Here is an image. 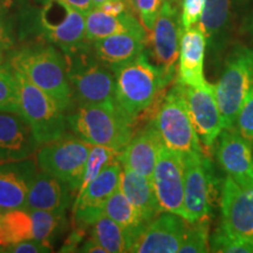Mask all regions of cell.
I'll return each instance as SVG.
<instances>
[{
	"label": "cell",
	"mask_w": 253,
	"mask_h": 253,
	"mask_svg": "<svg viewBox=\"0 0 253 253\" xmlns=\"http://www.w3.org/2000/svg\"><path fill=\"white\" fill-rule=\"evenodd\" d=\"M115 102L131 120L148 110L166 89L171 77L148 61L144 53L114 67Z\"/></svg>",
	"instance_id": "obj_1"
},
{
	"label": "cell",
	"mask_w": 253,
	"mask_h": 253,
	"mask_svg": "<svg viewBox=\"0 0 253 253\" xmlns=\"http://www.w3.org/2000/svg\"><path fill=\"white\" fill-rule=\"evenodd\" d=\"M74 134L90 144L104 145L122 153L131 140L134 120L114 101L81 104L66 116Z\"/></svg>",
	"instance_id": "obj_2"
},
{
	"label": "cell",
	"mask_w": 253,
	"mask_h": 253,
	"mask_svg": "<svg viewBox=\"0 0 253 253\" xmlns=\"http://www.w3.org/2000/svg\"><path fill=\"white\" fill-rule=\"evenodd\" d=\"M7 63L46 91L63 110L72 106L65 54L53 46L24 47L12 53Z\"/></svg>",
	"instance_id": "obj_3"
},
{
	"label": "cell",
	"mask_w": 253,
	"mask_h": 253,
	"mask_svg": "<svg viewBox=\"0 0 253 253\" xmlns=\"http://www.w3.org/2000/svg\"><path fill=\"white\" fill-rule=\"evenodd\" d=\"M13 69V68H12ZM19 93V114L28 122L40 145L65 135V110L26 75L13 69Z\"/></svg>",
	"instance_id": "obj_4"
},
{
	"label": "cell",
	"mask_w": 253,
	"mask_h": 253,
	"mask_svg": "<svg viewBox=\"0 0 253 253\" xmlns=\"http://www.w3.org/2000/svg\"><path fill=\"white\" fill-rule=\"evenodd\" d=\"M63 54L73 102L81 106L115 100V74L110 68L94 61L86 45Z\"/></svg>",
	"instance_id": "obj_5"
},
{
	"label": "cell",
	"mask_w": 253,
	"mask_h": 253,
	"mask_svg": "<svg viewBox=\"0 0 253 253\" xmlns=\"http://www.w3.org/2000/svg\"><path fill=\"white\" fill-rule=\"evenodd\" d=\"M154 126L160 132L163 144L170 149L179 153L203 151L190 118L182 82L178 81L164 97L155 116Z\"/></svg>",
	"instance_id": "obj_6"
},
{
	"label": "cell",
	"mask_w": 253,
	"mask_h": 253,
	"mask_svg": "<svg viewBox=\"0 0 253 253\" xmlns=\"http://www.w3.org/2000/svg\"><path fill=\"white\" fill-rule=\"evenodd\" d=\"M90 148L91 144L80 137L61 136L38 150V168L66 183L73 192H78Z\"/></svg>",
	"instance_id": "obj_7"
},
{
	"label": "cell",
	"mask_w": 253,
	"mask_h": 253,
	"mask_svg": "<svg viewBox=\"0 0 253 253\" xmlns=\"http://www.w3.org/2000/svg\"><path fill=\"white\" fill-rule=\"evenodd\" d=\"M253 87V49L244 48L227 63L214 86L224 129H232L246 95Z\"/></svg>",
	"instance_id": "obj_8"
},
{
	"label": "cell",
	"mask_w": 253,
	"mask_h": 253,
	"mask_svg": "<svg viewBox=\"0 0 253 253\" xmlns=\"http://www.w3.org/2000/svg\"><path fill=\"white\" fill-rule=\"evenodd\" d=\"M46 39L62 52H71L86 45V18L63 0H47L40 14Z\"/></svg>",
	"instance_id": "obj_9"
},
{
	"label": "cell",
	"mask_w": 253,
	"mask_h": 253,
	"mask_svg": "<svg viewBox=\"0 0 253 253\" xmlns=\"http://www.w3.org/2000/svg\"><path fill=\"white\" fill-rule=\"evenodd\" d=\"M153 185L162 212L175 213L186 219L183 153L162 145L155 166Z\"/></svg>",
	"instance_id": "obj_10"
},
{
	"label": "cell",
	"mask_w": 253,
	"mask_h": 253,
	"mask_svg": "<svg viewBox=\"0 0 253 253\" xmlns=\"http://www.w3.org/2000/svg\"><path fill=\"white\" fill-rule=\"evenodd\" d=\"M184 161V207L190 224L205 219L210 212L213 176L210 163L201 151L183 153Z\"/></svg>",
	"instance_id": "obj_11"
},
{
	"label": "cell",
	"mask_w": 253,
	"mask_h": 253,
	"mask_svg": "<svg viewBox=\"0 0 253 253\" xmlns=\"http://www.w3.org/2000/svg\"><path fill=\"white\" fill-rule=\"evenodd\" d=\"M184 218L163 212L145 223L128 244V252L176 253L181 248L186 232Z\"/></svg>",
	"instance_id": "obj_12"
},
{
	"label": "cell",
	"mask_w": 253,
	"mask_h": 253,
	"mask_svg": "<svg viewBox=\"0 0 253 253\" xmlns=\"http://www.w3.org/2000/svg\"><path fill=\"white\" fill-rule=\"evenodd\" d=\"M177 4L178 2L176 0H164L153 30L150 31L154 60L158 67L171 78L179 56L183 28Z\"/></svg>",
	"instance_id": "obj_13"
},
{
	"label": "cell",
	"mask_w": 253,
	"mask_h": 253,
	"mask_svg": "<svg viewBox=\"0 0 253 253\" xmlns=\"http://www.w3.org/2000/svg\"><path fill=\"white\" fill-rule=\"evenodd\" d=\"M184 93L195 130L204 147L211 149L223 129L214 86L210 84L201 87L184 84Z\"/></svg>",
	"instance_id": "obj_14"
},
{
	"label": "cell",
	"mask_w": 253,
	"mask_h": 253,
	"mask_svg": "<svg viewBox=\"0 0 253 253\" xmlns=\"http://www.w3.org/2000/svg\"><path fill=\"white\" fill-rule=\"evenodd\" d=\"M122 166L109 164L84 189L79 190L73 205L75 220L82 225H91L103 213V205L120 186Z\"/></svg>",
	"instance_id": "obj_15"
},
{
	"label": "cell",
	"mask_w": 253,
	"mask_h": 253,
	"mask_svg": "<svg viewBox=\"0 0 253 253\" xmlns=\"http://www.w3.org/2000/svg\"><path fill=\"white\" fill-rule=\"evenodd\" d=\"M223 229L233 235L253 237V185L243 188L231 177L221 195Z\"/></svg>",
	"instance_id": "obj_16"
},
{
	"label": "cell",
	"mask_w": 253,
	"mask_h": 253,
	"mask_svg": "<svg viewBox=\"0 0 253 253\" xmlns=\"http://www.w3.org/2000/svg\"><path fill=\"white\" fill-rule=\"evenodd\" d=\"M39 145L31 126L20 114L0 112V163L30 158Z\"/></svg>",
	"instance_id": "obj_17"
},
{
	"label": "cell",
	"mask_w": 253,
	"mask_h": 253,
	"mask_svg": "<svg viewBox=\"0 0 253 253\" xmlns=\"http://www.w3.org/2000/svg\"><path fill=\"white\" fill-rule=\"evenodd\" d=\"M219 136L217 157L221 168L243 188L253 185V155L250 141L232 129H226Z\"/></svg>",
	"instance_id": "obj_18"
},
{
	"label": "cell",
	"mask_w": 253,
	"mask_h": 253,
	"mask_svg": "<svg viewBox=\"0 0 253 253\" xmlns=\"http://www.w3.org/2000/svg\"><path fill=\"white\" fill-rule=\"evenodd\" d=\"M37 172V163L31 158L0 163V211L26 209L28 191Z\"/></svg>",
	"instance_id": "obj_19"
},
{
	"label": "cell",
	"mask_w": 253,
	"mask_h": 253,
	"mask_svg": "<svg viewBox=\"0 0 253 253\" xmlns=\"http://www.w3.org/2000/svg\"><path fill=\"white\" fill-rule=\"evenodd\" d=\"M162 145V137L153 123L136 135H132L131 140L120 155V163L122 168H128L153 179L155 166Z\"/></svg>",
	"instance_id": "obj_20"
},
{
	"label": "cell",
	"mask_w": 253,
	"mask_h": 253,
	"mask_svg": "<svg viewBox=\"0 0 253 253\" xmlns=\"http://www.w3.org/2000/svg\"><path fill=\"white\" fill-rule=\"evenodd\" d=\"M207 37L198 26L183 31L179 46V82L186 86L208 84L204 78Z\"/></svg>",
	"instance_id": "obj_21"
},
{
	"label": "cell",
	"mask_w": 253,
	"mask_h": 253,
	"mask_svg": "<svg viewBox=\"0 0 253 253\" xmlns=\"http://www.w3.org/2000/svg\"><path fill=\"white\" fill-rule=\"evenodd\" d=\"M72 192L66 183L40 170L32 181L26 209L66 212L72 203Z\"/></svg>",
	"instance_id": "obj_22"
},
{
	"label": "cell",
	"mask_w": 253,
	"mask_h": 253,
	"mask_svg": "<svg viewBox=\"0 0 253 253\" xmlns=\"http://www.w3.org/2000/svg\"><path fill=\"white\" fill-rule=\"evenodd\" d=\"M145 42V32H123L93 41L95 55L110 69L143 53Z\"/></svg>",
	"instance_id": "obj_23"
},
{
	"label": "cell",
	"mask_w": 253,
	"mask_h": 253,
	"mask_svg": "<svg viewBox=\"0 0 253 253\" xmlns=\"http://www.w3.org/2000/svg\"><path fill=\"white\" fill-rule=\"evenodd\" d=\"M120 189L130 201V203L137 209L144 223H148L162 212L155 194L153 179L147 178L128 168H122Z\"/></svg>",
	"instance_id": "obj_24"
},
{
	"label": "cell",
	"mask_w": 253,
	"mask_h": 253,
	"mask_svg": "<svg viewBox=\"0 0 253 253\" xmlns=\"http://www.w3.org/2000/svg\"><path fill=\"white\" fill-rule=\"evenodd\" d=\"M84 18L86 38L90 42L123 32H147L140 21L128 12L122 14H110L100 8L93 7L84 14Z\"/></svg>",
	"instance_id": "obj_25"
},
{
	"label": "cell",
	"mask_w": 253,
	"mask_h": 253,
	"mask_svg": "<svg viewBox=\"0 0 253 253\" xmlns=\"http://www.w3.org/2000/svg\"><path fill=\"white\" fill-rule=\"evenodd\" d=\"M103 213L122 227L123 231L126 232L128 244L132 237L145 224L141 213L130 203V201L126 198V196L123 194L120 186L104 203Z\"/></svg>",
	"instance_id": "obj_26"
},
{
	"label": "cell",
	"mask_w": 253,
	"mask_h": 253,
	"mask_svg": "<svg viewBox=\"0 0 253 253\" xmlns=\"http://www.w3.org/2000/svg\"><path fill=\"white\" fill-rule=\"evenodd\" d=\"M34 238L33 221L26 209L0 211V249L2 252L8 246Z\"/></svg>",
	"instance_id": "obj_27"
},
{
	"label": "cell",
	"mask_w": 253,
	"mask_h": 253,
	"mask_svg": "<svg viewBox=\"0 0 253 253\" xmlns=\"http://www.w3.org/2000/svg\"><path fill=\"white\" fill-rule=\"evenodd\" d=\"M91 239L104 248L107 253L128 252L126 232L118 223L102 213L91 224Z\"/></svg>",
	"instance_id": "obj_28"
},
{
	"label": "cell",
	"mask_w": 253,
	"mask_h": 253,
	"mask_svg": "<svg viewBox=\"0 0 253 253\" xmlns=\"http://www.w3.org/2000/svg\"><path fill=\"white\" fill-rule=\"evenodd\" d=\"M230 15V0H205L203 13L197 26L209 39L225 28Z\"/></svg>",
	"instance_id": "obj_29"
},
{
	"label": "cell",
	"mask_w": 253,
	"mask_h": 253,
	"mask_svg": "<svg viewBox=\"0 0 253 253\" xmlns=\"http://www.w3.org/2000/svg\"><path fill=\"white\" fill-rule=\"evenodd\" d=\"M120 155H121L120 151L114 150L112 148L104 147V145L91 144L79 190L84 189L88 183L93 181L95 177L99 175L103 169H106L109 164L120 162Z\"/></svg>",
	"instance_id": "obj_30"
},
{
	"label": "cell",
	"mask_w": 253,
	"mask_h": 253,
	"mask_svg": "<svg viewBox=\"0 0 253 253\" xmlns=\"http://www.w3.org/2000/svg\"><path fill=\"white\" fill-rule=\"evenodd\" d=\"M27 210V209H26ZM33 221L34 238L49 242L66 220V212L45 210H28Z\"/></svg>",
	"instance_id": "obj_31"
},
{
	"label": "cell",
	"mask_w": 253,
	"mask_h": 253,
	"mask_svg": "<svg viewBox=\"0 0 253 253\" xmlns=\"http://www.w3.org/2000/svg\"><path fill=\"white\" fill-rule=\"evenodd\" d=\"M0 112L19 114L17 79L8 63L0 65Z\"/></svg>",
	"instance_id": "obj_32"
},
{
	"label": "cell",
	"mask_w": 253,
	"mask_h": 253,
	"mask_svg": "<svg viewBox=\"0 0 253 253\" xmlns=\"http://www.w3.org/2000/svg\"><path fill=\"white\" fill-rule=\"evenodd\" d=\"M211 251L221 253H252L253 237L233 235L220 229L211 239Z\"/></svg>",
	"instance_id": "obj_33"
},
{
	"label": "cell",
	"mask_w": 253,
	"mask_h": 253,
	"mask_svg": "<svg viewBox=\"0 0 253 253\" xmlns=\"http://www.w3.org/2000/svg\"><path fill=\"white\" fill-rule=\"evenodd\" d=\"M208 223L205 219L192 223V226L186 227L184 240H183L178 253H202L208 252Z\"/></svg>",
	"instance_id": "obj_34"
},
{
	"label": "cell",
	"mask_w": 253,
	"mask_h": 253,
	"mask_svg": "<svg viewBox=\"0 0 253 253\" xmlns=\"http://www.w3.org/2000/svg\"><path fill=\"white\" fill-rule=\"evenodd\" d=\"M136 13L140 17V21L144 30L149 32L153 30L155 21L164 0H131Z\"/></svg>",
	"instance_id": "obj_35"
},
{
	"label": "cell",
	"mask_w": 253,
	"mask_h": 253,
	"mask_svg": "<svg viewBox=\"0 0 253 253\" xmlns=\"http://www.w3.org/2000/svg\"><path fill=\"white\" fill-rule=\"evenodd\" d=\"M239 134L249 141H253V87L246 95L237 118Z\"/></svg>",
	"instance_id": "obj_36"
},
{
	"label": "cell",
	"mask_w": 253,
	"mask_h": 253,
	"mask_svg": "<svg viewBox=\"0 0 253 253\" xmlns=\"http://www.w3.org/2000/svg\"><path fill=\"white\" fill-rule=\"evenodd\" d=\"M205 0H183L182 4V26L183 31L198 25L203 13Z\"/></svg>",
	"instance_id": "obj_37"
},
{
	"label": "cell",
	"mask_w": 253,
	"mask_h": 253,
	"mask_svg": "<svg viewBox=\"0 0 253 253\" xmlns=\"http://www.w3.org/2000/svg\"><path fill=\"white\" fill-rule=\"evenodd\" d=\"M4 252L9 253H46L52 252V246L48 242H43L39 239H27L19 242L17 244L8 246Z\"/></svg>",
	"instance_id": "obj_38"
},
{
	"label": "cell",
	"mask_w": 253,
	"mask_h": 253,
	"mask_svg": "<svg viewBox=\"0 0 253 253\" xmlns=\"http://www.w3.org/2000/svg\"><path fill=\"white\" fill-rule=\"evenodd\" d=\"M12 47H13L12 32L9 30L4 14L0 11V65L4 63L6 56L8 55V52L12 49Z\"/></svg>",
	"instance_id": "obj_39"
},
{
	"label": "cell",
	"mask_w": 253,
	"mask_h": 253,
	"mask_svg": "<svg viewBox=\"0 0 253 253\" xmlns=\"http://www.w3.org/2000/svg\"><path fill=\"white\" fill-rule=\"evenodd\" d=\"M126 0H115V1H109L106 4L99 6L97 8L102 9L110 14H122L126 12Z\"/></svg>",
	"instance_id": "obj_40"
},
{
	"label": "cell",
	"mask_w": 253,
	"mask_h": 253,
	"mask_svg": "<svg viewBox=\"0 0 253 253\" xmlns=\"http://www.w3.org/2000/svg\"><path fill=\"white\" fill-rule=\"evenodd\" d=\"M63 1H66L68 5L77 8L78 11H80L81 13L84 14H86L87 12H89L90 9L93 8V2H91V0H63Z\"/></svg>",
	"instance_id": "obj_41"
},
{
	"label": "cell",
	"mask_w": 253,
	"mask_h": 253,
	"mask_svg": "<svg viewBox=\"0 0 253 253\" xmlns=\"http://www.w3.org/2000/svg\"><path fill=\"white\" fill-rule=\"evenodd\" d=\"M81 252H88V253H107L104 248H102L99 243L95 242L94 239H88L84 242V244L82 245L80 250Z\"/></svg>",
	"instance_id": "obj_42"
},
{
	"label": "cell",
	"mask_w": 253,
	"mask_h": 253,
	"mask_svg": "<svg viewBox=\"0 0 253 253\" xmlns=\"http://www.w3.org/2000/svg\"><path fill=\"white\" fill-rule=\"evenodd\" d=\"M109 1H115V0H91V2H93V7H99V6Z\"/></svg>",
	"instance_id": "obj_43"
},
{
	"label": "cell",
	"mask_w": 253,
	"mask_h": 253,
	"mask_svg": "<svg viewBox=\"0 0 253 253\" xmlns=\"http://www.w3.org/2000/svg\"><path fill=\"white\" fill-rule=\"evenodd\" d=\"M9 1H11V0H0V7H1V6L6 5V4H8Z\"/></svg>",
	"instance_id": "obj_44"
},
{
	"label": "cell",
	"mask_w": 253,
	"mask_h": 253,
	"mask_svg": "<svg viewBox=\"0 0 253 253\" xmlns=\"http://www.w3.org/2000/svg\"><path fill=\"white\" fill-rule=\"evenodd\" d=\"M252 27H253V19H252Z\"/></svg>",
	"instance_id": "obj_45"
},
{
	"label": "cell",
	"mask_w": 253,
	"mask_h": 253,
	"mask_svg": "<svg viewBox=\"0 0 253 253\" xmlns=\"http://www.w3.org/2000/svg\"><path fill=\"white\" fill-rule=\"evenodd\" d=\"M0 252H2V250H1V249H0Z\"/></svg>",
	"instance_id": "obj_46"
},
{
	"label": "cell",
	"mask_w": 253,
	"mask_h": 253,
	"mask_svg": "<svg viewBox=\"0 0 253 253\" xmlns=\"http://www.w3.org/2000/svg\"><path fill=\"white\" fill-rule=\"evenodd\" d=\"M176 1H177V2H179V0H176Z\"/></svg>",
	"instance_id": "obj_47"
}]
</instances>
